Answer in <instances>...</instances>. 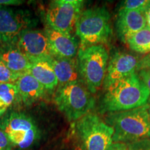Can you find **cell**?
Masks as SVG:
<instances>
[{"label": "cell", "mask_w": 150, "mask_h": 150, "mask_svg": "<svg viewBox=\"0 0 150 150\" xmlns=\"http://www.w3.org/2000/svg\"><path fill=\"white\" fill-rule=\"evenodd\" d=\"M150 93L138 74L129 75L104 88L99 112L106 114L132 110L147 104Z\"/></svg>", "instance_id": "6da1fadb"}, {"label": "cell", "mask_w": 150, "mask_h": 150, "mask_svg": "<svg viewBox=\"0 0 150 150\" xmlns=\"http://www.w3.org/2000/svg\"><path fill=\"white\" fill-rule=\"evenodd\" d=\"M149 105L125 111L108 112L104 121L113 129L112 142L129 144L150 138Z\"/></svg>", "instance_id": "7a4b0ae2"}, {"label": "cell", "mask_w": 150, "mask_h": 150, "mask_svg": "<svg viewBox=\"0 0 150 150\" xmlns=\"http://www.w3.org/2000/svg\"><path fill=\"white\" fill-rule=\"evenodd\" d=\"M80 48L103 45L112 34L110 13L105 7H93L82 11L75 26Z\"/></svg>", "instance_id": "3957f363"}, {"label": "cell", "mask_w": 150, "mask_h": 150, "mask_svg": "<svg viewBox=\"0 0 150 150\" xmlns=\"http://www.w3.org/2000/svg\"><path fill=\"white\" fill-rule=\"evenodd\" d=\"M54 102L70 122L79 120L91 112L95 106L93 94L81 81L59 86L54 95Z\"/></svg>", "instance_id": "277c9868"}, {"label": "cell", "mask_w": 150, "mask_h": 150, "mask_svg": "<svg viewBox=\"0 0 150 150\" xmlns=\"http://www.w3.org/2000/svg\"><path fill=\"white\" fill-rule=\"evenodd\" d=\"M81 81L91 94L103 85L108 64V53L104 45L79 49L77 54Z\"/></svg>", "instance_id": "5b68a950"}, {"label": "cell", "mask_w": 150, "mask_h": 150, "mask_svg": "<svg viewBox=\"0 0 150 150\" xmlns=\"http://www.w3.org/2000/svg\"><path fill=\"white\" fill-rule=\"evenodd\" d=\"M74 126L87 150H108L113 143V129L97 114L90 112Z\"/></svg>", "instance_id": "8992f818"}, {"label": "cell", "mask_w": 150, "mask_h": 150, "mask_svg": "<svg viewBox=\"0 0 150 150\" xmlns=\"http://www.w3.org/2000/svg\"><path fill=\"white\" fill-rule=\"evenodd\" d=\"M0 129L7 134L13 145L22 149L31 147L40 138L35 122L23 112L8 114L0 122Z\"/></svg>", "instance_id": "52a82bcc"}, {"label": "cell", "mask_w": 150, "mask_h": 150, "mask_svg": "<svg viewBox=\"0 0 150 150\" xmlns=\"http://www.w3.org/2000/svg\"><path fill=\"white\" fill-rule=\"evenodd\" d=\"M82 0H55L47 9V27L67 33H72L83 11Z\"/></svg>", "instance_id": "ba28073f"}, {"label": "cell", "mask_w": 150, "mask_h": 150, "mask_svg": "<svg viewBox=\"0 0 150 150\" xmlns=\"http://www.w3.org/2000/svg\"><path fill=\"white\" fill-rule=\"evenodd\" d=\"M27 13L6 6H0V45H15L22 31L31 27Z\"/></svg>", "instance_id": "9c48e42d"}, {"label": "cell", "mask_w": 150, "mask_h": 150, "mask_svg": "<svg viewBox=\"0 0 150 150\" xmlns=\"http://www.w3.org/2000/svg\"><path fill=\"white\" fill-rule=\"evenodd\" d=\"M16 46L29 60H51L53 57L45 32L27 29L19 35Z\"/></svg>", "instance_id": "30bf717a"}, {"label": "cell", "mask_w": 150, "mask_h": 150, "mask_svg": "<svg viewBox=\"0 0 150 150\" xmlns=\"http://www.w3.org/2000/svg\"><path fill=\"white\" fill-rule=\"evenodd\" d=\"M53 56L74 59L79 52V41L72 33L57 31L47 27L44 31Z\"/></svg>", "instance_id": "8fae6325"}, {"label": "cell", "mask_w": 150, "mask_h": 150, "mask_svg": "<svg viewBox=\"0 0 150 150\" xmlns=\"http://www.w3.org/2000/svg\"><path fill=\"white\" fill-rule=\"evenodd\" d=\"M138 63L137 58L132 54L125 52L115 53L108 61L103 82L104 88L113 82L136 73Z\"/></svg>", "instance_id": "7c38bea8"}, {"label": "cell", "mask_w": 150, "mask_h": 150, "mask_svg": "<svg viewBox=\"0 0 150 150\" xmlns=\"http://www.w3.org/2000/svg\"><path fill=\"white\" fill-rule=\"evenodd\" d=\"M147 27L143 11L120 9L116 18L115 28L122 42L127 41L135 33Z\"/></svg>", "instance_id": "4fadbf2b"}, {"label": "cell", "mask_w": 150, "mask_h": 150, "mask_svg": "<svg viewBox=\"0 0 150 150\" xmlns=\"http://www.w3.org/2000/svg\"><path fill=\"white\" fill-rule=\"evenodd\" d=\"M18 87L22 102L31 105L44 96L46 90L42 84L29 72L21 74L15 82Z\"/></svg>", "instance_id": "5bb4252c"}, {"label": "cell", "mask_w": 150, "mask_h": 150, "mask_svg": "<svg viewBox=\"0 0 150 150\" xmlns=\"http://www.w3.org/2000/svg\"><path fill=\"white\" fill-rule=\"evenodd\" d=\"M50 62L59 82V86L81 81L77 59H63L53 56Z\"/></svg>", "instance_id": "9a60e30c"}, {"label": "cell", "mask_w": 150, "mask_h": 150, "mask_svg": "<svg viewBox=\"0 0 150 150\" xmlns=\"http://www.w3.org/2000/svg\"><path fill=\"white\" fill-rule=\"evenodd\" d=\"M0 59L11 71L19 74L29 72L31 61L16 46H1Z\"/></svg>", "instance_id": "2e32d148"}, {"label": "cell", "mask_w": 150, "mask_h": 150, "mask_svg": "<svg viewBox=\"0 0 150 150\" xmlns=\"http://www.w3.org/2000/svg\"><path fill=\"white\" fill-rule=\"evenodd\" d=\"M29 72L42 84L47 91H52L59 86L50 60L31 59Z\"/></svg>", "instance_id": "e0dca14e"}, {"label": "cell", "mask_w": 150, "mask_h": 150, "mask_svg": "<svg viewBox=\"0 0 150 150\" xmlns=\"http://www.w3.org/2000/svg\"><path fill=\"white\" fill-rule=\"evenodd\" d=\"M132 51L140 54L150 52V28L147 26L129 38L127 41Z\"/></svg>", "instance_id": "ac0fdd59"}, {"label": "cell", "mask_w": 150, "mask_h": 150, "mask_svg": "<svg viewBox=\"0 0 150 150\" xmlns=\"http://www.w3.org/2000/svg\"><path fill=\"white\" fill-rule=\"evenodd\" d=\"M0 99L8 107L22 101L16 84L15 83H0Z\"/></svg>", "instance_id": "d6986e66"}, {"label": "cell", "mask_w": 150, "mask_h": 150, "mask_svg": "<svg viewBox=\"0 0 150 150\" xmlns=\"http://www.w3.org/2000/svg\"><path fill=\"white\" fill-rule=\"evenodd\" d=\"M64 150H87L75 130L74 124L65 140Z\"/></svg>", "instance_id": "ffe728a7"}, {"label": "cell", "mask_w": 150, "mask_h": 150, "mask_svg": "<svg viewBox=\"0 0 150 150\" xmlns=\"http://www.w3.org/2000/svg\"><path fill=\"white\" fill-rule=\"evenodd\" d=\"M20 75L11 71L0 59V83H15Z\"/></svg>", "instance_id": "44dd1931"}, {"label": "cell", "mask_w": 150, "mask_h": 150, "mask_svg": "<svg viewBox=\"0 0 150 150\" xmlns=\"http://www.w3.org/2000/svg\"><path fill=\"white\" fill-rule=\"evenodd\" d=\"M149 1L146 0H127L121 4L120 9H127V10H145L146 6Z\"/></svg>", "instance_id": "7402d4cb"}, {"label": "cell", "mask_w": 150, "mask_h": 150, "mask_svg": "<svg viewBox=\"0 0 150 150\" xmlns=\"http://www.w3.org/2000/svg\"><path fill=\"white\" fill-rule=\"evenodd\" d=\"M129 150H150V138L127 144Z\"/></svg>", "instance_id": "603a6c76"}, {"label": "cell", "mask_w": 150, "mask_h": 150, "mask_svg": "<svg viewBox=\"0 0 150 150\" xmlns=\"http://www.w3.org/2000/svg\"><path fill=\"white\" fill-rule=\"evenodd\" d=\"M13 147L7 134L0 129V150H13Z\"/></svg>", "instance_id": "cb8c5ba5"}, {"label": "cell", "mask_w": 150, "mask_h": 150, "mask_svg": "<svg viewBox=\"0 0 150 150\" xmlns=\"http://www.w3.org/2000/svg\"><path fill=\"white\" fill-rule=\"evenodd\" d=\"M142 70H150V54L146 55L138 61L137 70L140 71Z\"/></svg>", "instance_id": "d4e9b609"}, {"label": "cell", "mask_w": 150, "mask_h": 150, "mask_svg": "<svg viewBox=\"0 0 150 150\" xmlns=\"http://www.w3.org/2000/svg\"><path fill=\"white\" fill-rule=\"evenodd\" d=\"M138 76L147 86L150 93V70H142L138 71Z\"/></svg>", "instance_id": "484cf974"}, {"label": "cell", "mask_w": 150, "mask_h": 150, "mask_svg": "<svg viewBox=\"0 0 150 150\" xmlns=\"http://www.w3.org/2000/svg\"><path fill=\"white\" fill-rule=\"evenodd\" d=\"M108 150H129L127 144L119 143V142H113Z\"/></svg>", "instance_id": "4316f807"}, {"label": "cell", "mask_w": 150, "mask_h": 150, "mask_svg": "<svg viewBox=\"0 0 150 150\" xmlns=\"http://www.w3.org/2000/svg\"><path fill=\"white\" fill-rule=\"evenodd\" d=\"M22 2L20 0H0V6H18L22 4Z\"/></svg>", "instance_id": "83f0119b"}, {"label": "cell", "mask_w": 150, "mask_h": 150, "mask_svg": "<svg viewBox=\"0 0 150 150\" xmlns=\"http://www.w3.org/2000/svg\"><path fill=\"white\" fill-rule=\"evenodd\" d=\"M144 14H145L146 22H147V26L150 28V1L146 6L145 10H144Z\"/></svg>", "instance_id": "f1b7e54d"}, {"label": "cell", "mask_w": 150, "mask_h": 150, "mask_svg": "<svg viewBox=\"0 0 150 150\" xmlns=\"http://www.w3.org/2000/svg\"><path fill=\"white\" fill-rule=\"evenodd\" d=\"M8 106L4 103L0 99V118L4 115V113L6 112L7 109H8Z\"/></svg>", "instance_id": "f546056e"}, {"label": "cell", "mask_w": 150, "mask_h": 150, "mask_svg": "<svg viewBox=\"0 0 150 150\" xmlns=\"http://www.w3.org/2000/svg\"><path fill=\"white\" fill-rule=\"evenodd\" d=\"M148 113H149V119H150V105H149V108H148Z\"/></svg>", "instance_id": "4dcf8cb0"}, {"label": "cell", "mask_w": 150, "mask_h": 150, "mask_svg": "<svg viewBox=\"0 0 150 150\" xmlns=\"http://www.w3.org/2000/svg\"><path fill=\"white\" fill-rule=\"evenodd\" d=\"M59 150H64V148H62V149H59Z\"/></svg>", "instance_id": "1f68e13d"}]
</instances>
